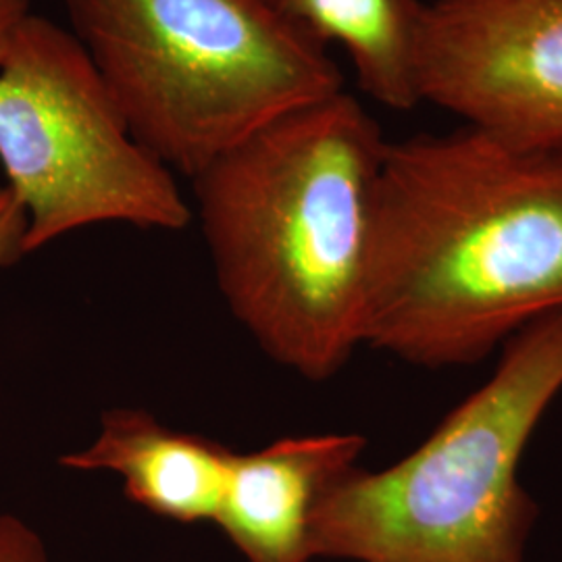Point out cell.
Masks as SVG:
<instances>
[{"label": "cell", "mask_w": 562, "mask_h": 562, "mask_svg": "<svg viewBox=\"0 0 562 562\" xmlns=\"http://www.w3.org/2000/svg\"><path fill=\"white\" fill-rule=\"evenodd\" d=\"M30 0H0V60L21 21L30 15Z\"/></svg>", "instance_id": "cell-12"}, {"label": "cell", "mask_w": 562, "mask_h": 562, "mask_svg": "<svg viewBox=\"0 0 562 562\" xmlns=\"http://www.w3.org/2000/svg\"><path fill=\"white\" fill-rule=\"evenodd\" d=\"M0 562H48L41 536L13 515H0Z\"/></svg>", "instance_id": "cell-10"}, {"label": "cell", "mask_w": 562, "mask_h": 562, "mask_svg": "<svg viewBox=\"0 0 562 562\" xmlns=\"http://www.w3.org/2000/svg\"><path fill=\"white\" fill-rule=\"evenodd\" d=\"M385 146L378 121L340 92L271 121L194 178L229 311L269 359L311 382L362 346Z\"/></svg>", "instance_id": "cell-2"}, {"label": "cell", "mask_w": 562, "mask_h": 562, "mask_svg": "<svg viewBox=\"0 0 562 562\" xmlns=\"http://www.w3.org/2000/svg\"><path fill=\"white\" fill-rule=\"evenodd\" d=\"M311 41L348 53L362 92L394 111L423 102V0H276Z\"/></svg>", "instance_id": "cell-9"}, {"label": "cell", "mask_w": 562, "mask_h": 562, "mask_svg": "<svg viewBox=\"0 0 562 562\" xmlns=\"http://www.w3.org/2000/svg\"><path fill=\"white\" fill-rule=\"evenodd\" d=\"M132 134L196 178L271 121L344 92L327 48L276 0H65Z\"/></svg>", "instance_id": "cell-4"}, {"label": "cell", "mask_w": 562, "mask_h": 562, "mask_svg": "<svg viewBox=\"0 0 562 562\" xmlns=\"http://www.w3.org/2000/svg\"><path fill=\"white\" fill-rule=\"evenodd\" d=\"M0 167L27 217L25 255L104 223L181 232L192 220L81 42L34 13L0 60Z\"/></svg>", "instance_id": "cell-5"}, {"label": "cell", "mask_w": 562, "mask_h": 562, "mask_svg": "<svg viewBox=\"0 0 562 562\" xmlns=\"http://www.w3.org/2000/svg\"><path fill=\"white\" fill-rule=\"evenodd\" d=\"M364 448L361 434H313L232 450L215 525L248 562H313L319 504L361 467Z\"/></svg>", "instance_id": "cell-7"}, {"label": "cell", "mask_w": 562, "mask_h": 562, "mask_svg": "<svg viewBox=\"0 0 562 562\" xmlns=\"http://www.w3.org/2000/svg\"><path fill=\"white\" fill-rule=\"evenodd\" d=\"M27 232V217L15 194L0 186V269L21 259L23 240Z\"/></svg>", "instance_id": "cell-11"}, {"label": "cell", "mask_w": 562, "mask_h": 562, "mask_svg": "<svg viewBox=\"0 0 562 562\" xmlns=\"http://www.w3.org/2000/svg\"><path fill=\"white\" fill-rule=\"evenodd\" d=\"M562 394V311L504 344L496 371L401 461L323 498L313 561L525 562L538 508L522 454Z\"/></svg>", "instance_id": "cell-3"}, {"label": "cell", "mask_w": 562, "mask_h": 562, "mask_svg": "<svg viewBox=\"0 0 562 562\" xmlns=\"http://www.w3.org/2000/svg\"><path fill=\"white\" fill-rule=\"evenodd\" d=\"M423 102L517 140L562 148V0H431Z\"/></svg>", "instance_id": "cell-6"}, {"label": "cell", "mask_w": 562, "mask_h": 562, "mask_svg": "<svg viewBox=\"0 0 562 562\" xmlns=\"http://www.w3.org/2000/svg\"><path fill=\"white\" fill-rule=\"evenodd\" d=\"M562 311V148L462 123L387 142L362 346L425 369L483 361Z\"/></svg>", "instance_id": "cell-1"}, {"label": "cell", "mask_w": 562, "mask_h": 562, "mask_svg": "<svg viewBox=\"0 0 562 562\" xmlns=\"http://www.w3.org/2000/svg\"><path fill=\"white\" fill-rule=\"evenodd\" d=\"M232 450L223 443L162 425L140 408L104 413L90 446L67 452L69 471H106L125 496L148 513L178 522H215Z\"/></svg>", "instance_id": "cell-8"}]
</instances>
